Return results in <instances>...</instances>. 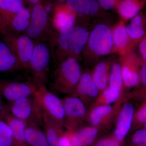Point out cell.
Masks as SVG:
<instances>
[{
  "label": "cell",
  "instance_id": "e0dca14e",
  "mask_svg": "<svg viewBox=\"0 0 146 146\" xmlns=\"http://www.w3.org/2000/svg\"><path fill=\"white\" fill-rule=\"evenodd\" d=\"M74 92H75L76 94L73 96L80 97L79 98L81 100L88 96L92 98L97 97L99 89L91 75L85 72L81 74L78 84Z\"/></svg>",
  "mask_w": 146,
  "mask_h": 146
},
{
  "label": "cell",
  "instance_id": "ab89813d",
  "mask_svg": "<svg viewBox=\"0 0 146 146\" xmlns=\"http://www.w3.org/2000/svg\"><path fill=\"white\" fill-rule=\"evenodd\" d=\"M1 89H0V115L3 109L2 102L1 97Z\"/></svg>",
  "mask_w": 146,
  "mask_h": 146
},
{
  "label": "cell",
  "instance_id": "ba28073f",
  "mask_svg": "<svg viewBox=\"0 0 146 146\" xmlns=\"http://www.w3.org/2000/svg\"><path fill=\"white\" fill-rule=\"evenodd\" d=\"M39 86L32 78L24 82H0V89L4 97L11 102L33 96Z\"/></svg>",
  "mask_w": 146,
  "mask_h": 146
},
{
  "label": "cell",
  "instance_id": "ac0fdd59",
  "mask_svg": "<svg viewBox=\"0 0 146 146\" xmlns=\"http://www.w3.org/2000/svg\"><path fill=\"white\" fill-rule=\"evenodd\" d=\"M146 3V0H121L117 5L118 11L126 19L133 18Z\"/></svg>",
  "mask_w": 146,
  "mask_h": 146
},
{
  "label": "cell",
  "instance_id": "d6a6232c",
  "mask_svg": "<svg viewBox=\"0 0 146 146\" xmlns=\"http://www.w3.org/2000/svg\"><path fill=\"white\" fill-rule=\"evenodd\" d=\"M102 8L106 10H110L115 8L117 5L119 4L121 0H97Z\"/></svg>",
  "mask_w": 146,
  "mask_h": 146
},
{
  "label": "cell",
  "instance_id": "836d02e7",
  "mask_svg": "<svg viewBox=\"0 0 146 146\" xmlns=\"http://www.w3.org/2000/svg\"><path fill=\"white\" fill-rule=\"evenodd\" d=\"M95 146H120L117 141L112 139H106L98 142Z\"/></svg>",
  "mask_w": 146,
  "mask_h": 146
},
{
  "label": "cell",
  "instance_id": "ffe728a7",
  "mask_svg": "<svg viewBox=\"0 0 146 146\" xmlns=\"http://www.w3.org/2000/svg\"><path fill=\"white\" fill-rule=\"evenodd\" d=\"M98 131L95 127L83 128L74 134L71 141L75 146H87L92 144L96 138Z\"/></svg>",
  "mask_w": 146,
  "mask_h": 146
},
{
  "label": "cell",
  "instance_id": "d4e9b609",
  "mask_svg": "<svg viewBox=\"0 0 146 146\" xmlns=\"http://www.w3.org/2000/svg\"><path fill=\"white\" fill-rule=\"evenodd\" d=\"M93 80L99 90L106 89L108 83L106 72V67L104 63L98 64L95 69L93 77Z\"/></svg>",
  "mask_w": 146,
  "mask_h": 146
},
{
  "label": "cell",
  "instance_id": "5b68a950",
  "mask_svg": "<svg viewBox=\"0 0 146 146\" xmlns=\"http://www.w3.org/2000/svg\"><path fill=\"white\" fill-rule=\"evenodd\" d=\"M51 50L48 44L35 42L34 50L29 64V70L32 74V78L39 86H46Z\"/></svg>",
  "mask_w": 146,
  "mask_h": 146
},
{
  "label": "cell",
  "instance_id": "7c38bea8",
  "mask_svg": "<svg viewBox=\"0 0 146 146\" xmlns=\"http://www.w3.org/2000/svg\"><path fill=\"white\" fill-rule=\"evenodd\" d=\"M134 115L133 105L128 102L123 106L119 115L115 131V138L118 141L123 140L133 124Z\"/></svg>",
  "mask_w": 146,
  "mask_h": 146
},
{
  "label": "cell",
  "instance_id": "e575fe53",
  "mask_svg": "<svg viewBox=\"0 0 146 146\" xmlns=\"http://www.w3.org/2000/svg\"><path fill=\"white\" fill-rule=\"evenodd\" d=\"M139 50L143 60L146 62V35L141 39L139 44Z\"/></svg>",
  "mask_w": 146,
  "mask_h": 146
},
{
  "label": "cell",
  "instance_id": "74e56055",
  "mask_svg": "<svg viewBox=\"0 0 146 146\" xmlns=\"http://www.w3.org/2000/svg\"><path fill=\"white\" fill-rule=\"evenodd\" d=\"M24 1L25 4H27L28 5L29 7H31L34 5L44 1V0H24Z\"/></svg>",
  "mask_w": 146,
  "mask_h": 146
},
{
  "label": "cell",
  "instance_id": "8992f818",
  "mask_svg": "<svg viewBox=\"0 0 146 146\" xmlns=\"http://www.w3.org/2000/svg\"><path fill=\"white\" fill-rule=\"evenodd\" d=\"M1 33L3 41L10 48L22 69L29 70L30 61L34 50L35 42L26 34Z\"/></svg>",
  "mask_w": 146,
  "mask_h": 146
},
{
  "label": "cell",
  "instance_id": "8d00e7d4",
  "mask_svg": "<svg viewBox=\"0 0 146 146\" xmlns=\"http://www.w3.org/2000/svg\"><path fill=\"white\" fill-rule=\"evenodd\" d=\"M59 146H75L68 137H60L59 140Z\"/></svg>",
  "mask_w": 146,
  "mask_h": 146
},
{
  "label": "cell",
  "instance_id": "44dd1931",
  "mask_svg": "<svg viewBox=\"0 0 146 146\" xmlns=\"http://www.w3.org/2000/svg\"><path fill=\"white\" fill-rule=\"evenodd\" d=\"M146 11L138 13L131 21L130 23L126 29L129 36L132 39H143L146 35L144 27V22L145 20Z\"/></svg>",
  "mask_w": 146,
  "mask_h": 146
},
{
  "label": "cell",
  "instance_id": "52a82bcc",
  "mask_svg": "<svg viewBox=\"0 0 146 146\" xmlns=\"http://www.w3.org/2000/svg\"><path fill=\"white\" fill-rule=\"evenodd\" d=\"M11 111L13 116L27 124L31 123L42 124V113L34 95L12 102Z\"/></svg>",
  "mask_w": 146,
  "mask_h": 146
},
{
  "label": "cell",
  "instance_id": "277c9868",
  "mask_svg": "<svg viewBox=\"0 0 146 146\" xmlns=\"http://www.w3.org/2000/svg\"><path fill=\"white\" fill-rule=\"evenodd\" d=\"M42 115L62 127L64 125V110L63 101L46 86H40L34 95Z\"/></svg>",
  "mask_w": 146,
  "mask_h": 146
},
{
  "label": "cell",
  "instance_id": "f546056e",
  "mask_svg": "<svg viewBox=\"0 0 146 146\" xmlns=\"http://www.w3.org/2000/svg\"><path fill=\"white\" fill-rule=\"evenodd\" d=\"M121 91H116L108 87L105 89L102 97L106 105H109L117 101L119 98Z\"/></svg>",
  "mask_w": 146,
  "mask_h": 146
},
{
  "label": "cell",
  "instance_id": "b9f144b4",
  "mask_svg": "<svg viewBox=\"0 0 146 146\" xmlns=\"http://www.w3.org/2000/svg\"><path fill=\"white\" fill-rule=\"evenodd\" d=\"M144 125V127L146 128V123H145V124Z\"/></svg>",
  "mask_w": 146,
  "mask_h": 146
},
{
  "label": "cell",
  "instance_id": "484cf974",
  "mask_svg": "<svg viewBox=\"0 0 146 146\" xmlns=\"http://www.w3.org/2000/svg\"><path fill=\"white\" fill-rule=\"evenodd\" d=\"M109 87L121 91L122 88L123 78L122 70L119 64L115 63L112 66L109 78Z\"/></svg>",
  "mask_w": 146,
  "mask_h": 146
},
{
  "label": "cell",
  "instance_id": "9a60e30c",
  "mask_svg": "<svg viewBox=\"0 0 146 146\" xmlns=\"http://www.w3.org/2000/svg\"><path fill=\"white\" fill-rule=\"evenodd\" d=\"M21 64L10 48L3 41H0V72L22 70Z\"/></svg>",
  "mask_w": 146,
  "mask_h": 146
},
{
  "label": "cell",
  "instance_id": "4dcf8cb0",
  "mask_svg": "<svg viewBox=\"0 0 146 146\" xmlns=\"http://www.w3.org/2000/svg\"><path fill=\"white\" fill-rule=\"evenodd\" d=\"M131 141L136 146H146V128L140 129L135 131Z\"/></svg>",
  "mask_w": 146,
  "mask_h": 146
},
{
  "label": "cell",
  "instance_id": "cb8c5ba5",
  "mask_svg": "<svg viewBox=\"0 0 146 146\" xmlns=\"http://www.w3.org/2000/svg\"><path fill=\"white\" fill-rule=\"evenodd\" d=\"M123 81L128 88H133L138 86L141 82L140 73L135 68L124 66L122 70Z\"/></svg>",
  "mask_w": 146,
  "mask_h": 146
},
{
  "label": "cell",
  "instance_id": "d590c367",
  "mask_svg": "<svg viewBox=\"0 0 146 146\" xmlns=\"http://www.w3.org/2000/svg\"><path fill=\"white\" fill-rule=\"evenodd\" d=\"M141 82L143 84L144 87H146V62L142 63L140 70Z\"/></svg>",
  "mask_w": 146,
  "mask_h": 146
},
{
  "label": "cell",
  "instance_id": "9c48e42d",
  "mask_svg": "<svg viewBox=\"0 0 146 146\" xmlns=\"http://www.w3.org/2000/svg\"><path fill=\"white\" fill-rule=\"evenodd\" d=\"M113 36L111 30L105 25H99L95 28L89 38L90 49L99 55L108 54L113 45Z\"/></svg>",
  "mask_w": 146,
  "mask_h": 146
},
{
  "label": "cell",
  "instance_id": "f1b7e54d",
  "mask_svg": "<svg viewBox=\"0 0 146 146\" xmlns=\"http://www.w3.org/2000/svg\"><path fill=\"white\" fill-rule=\"evenodd\" d=\"M113 40L116 46L121 48L125 46L129 41V35L125 27L119 26L113 32Z\"/></svg>",
  "mask_w": 146,
  "mask_h": 146
},
{
  "label": "cell",
  "instance_id": "f35d334b",
  "mask_svg": "<svg viewBox=\"0 0 146 146\" xmlns=\"http://www.w3.org/2000/svg\"><path fill=\"white\" fill-rule=\"evenodd\" d=\"M138 96L140 98L146 100V87H144L142 90H140L138 93Z\"/></svg>",
  "mask_w": 146,
  "mask_h": 146
},
{
  "label": "cell",
  "instance_id": "6da1fadb",
  "mask_svg": "<svg viewBox=\"0 0 146 146\" xmlns=\"http://www.w3.org/2000/svg\"><path fill=\"white\" fill-rule=\"evenodd\" d=\"M55 3L44 1L29 7L31 20L26 34L36 42L48 44L52 50L58 36L53 25L52 13Z\"/></svg>",
  "mask_w": 146,
  "mask_h": 146
},
{
  "label": "cell",
  "instance_id": "8fae6325",
  "mask_svg": "<svg viewBox=\"0 0 146 146\" xmlns=\"http://www.w3.org/2000/svg\"><path fill=\"white\" fill-rule=\"evenodd\" d=\"M64 110V125L72 128L78 124L86 114L83 101L76 96L68 97L63 101Z\"/></svg>",
  "mask_w": 146,
  "mask_h": 146
},
{
  "label": "cell",
  "instance_id": "83f0119b",
  "mask_svg": "<svg viewBox=\"0 0 146 146\" xmlns=\"http://www.w3.org/2000/svg\"><path fill=\"white\" fill-rule=\"evenodd\" d=\"M13 139L12 131L8 124L0 121V146H11Z\"/></svg>",
  "mask_w": 146,
  "mask_h": 146
},
{
  "label": "cell",
  "instance_id": "3957f363",
  "mask_svg": "<svg viewBox=\"0 0 146 146\" xmlns=\"http://www.w3.org/2000/svg\"><path fill=\"white\" fill-rule=\"evenodd\" d=\"M81 75L80 65L76 58H68L60 62L55 68L51 88L54 91L63 94L72 93Z\"/></svg>",
  "mask_w": 146,
  "mask_h": 146
},
{
  "label": "cell",
  "instance_id": "2e32d148",
  "mask_svg": "<svg viewBox=\"0 0 146 146\" xmlns=\"http://www.w3.org/2000/svg\"><path fill=\"white\" fill-rule=\"evenodd\" d=\"M25 5L24 0H0V15L3 23V29Z\"/></svg>",
  "mask_w": 146,
  "mask_h": 146
},
{
  "label": "cell",
  "instance_id": "4316f807",
  "mask_svg": "<svg viewBox=\"0 0 146 146\" xmlns=\"http://www.w3.org/2000/svg\"><path fill=\"white\" fill-rule=\"evenodd\" d=\"M112 108L110 105H104L95 108L89 115V120L91 124L96 126L99 124L104 117L112 112Z\"/></svg>",
  "mask_w": 146,
  "mask_h": 146
},
{
  "label": "cell",
  "instance_id": "7a4b0ae2",
  "mask_svg": "<svg viewBox=\"0 0 146 146\" xmlns=\"http://www.w3.org/2000/svg\"><path fill=\"white\" fill-rule=\"evenodd\" d=\"M89 33L81 26L74 27L66 32L59 33L52 50L54 62H61L81 53L89 38Z\"/></svg>",
  "mask_w": 146,
  "mask_h": 146
},
{
  "label": "cell",
  "instance_id": "5bb4252c",
  "mask_svg": "<svg viewBox=\"0 0 146 146\" xmlns=\"http://www.w3.org/2000/svg\"><path fill=\"white\" fill-rule=\"evenodd\" d=\"M65 4L76 16H94L99 11L100 7L97 0H65Z\"/></svg>",
  "mask_w": 146,
  "mask_h": 146
},
{
  "label": "cell",
  "instance_id": "d6986e66",
  "mask_svg": "<svg viewBox=\"0 0 146 146\" xmlns=\"http://www.w3.org/2000/svg\"><path fill=\"white\" fill-rule=\"evenodd\" d=\"M35 123L27 124L25 140L32 146H49L46 135L36 127Z\"/></svg>",
  "mask_w": 146,
  "mask_h": 146
},
{
  "label": "cell",
  "instance_id": "7402d4cb",
  "mask_svg": "<svg viewBox=\"0 0 146 146\" xmlns=\"http://www.w3.org/2000/svg\"><path fill=\"white\" fill-rule=\"evenodd\" d=\"M7 123L12 131L13 139L19 143L23 145L25 140L27 123L23 120L12 116H9Z\"/></svg>",
  "mask_w": 146,
  "mask_h": 146
},
{
  "label": "cell",
  "instance_id": "30bf717a",
  "mask_svg": "<svg viewBox=\"0 0 146 146\" xmlns=\"http://www.w3.org/2000/svg\"><path fill=\"white\" fill-rule=\"evenodd\" d=\"M52 20L56 31L59 34L68 31L74 27L76 15L65 3H55Z\"/></svg>",
  "mask_w": 146,
  "mask_h": 146
},
{
  "label": "cell",
  "instance_id": "1f68e13d",
  "mask_svg": "<svg viewBox=\"0 0 146 146\" xmlns=\"http://www.w3.org/2000/svg\"><path fill=\"white\" fill-rule=\"evenodd\" d=\"M146 123V100L137 111L133 117V124L141 126Z\"/></svg>",
  "mask_w": 146,
  "mask_h": 146
},
{
  "label": "cell",
  "instance_id": "60d3db41",
  "mask_svg": "<svg viewBox=\"0 0 146 146\" xmlns=\"http://www.w3.org/2000/svg\"><path fill=\"white\" fill-rule=\"evenodd\" d=\"M3 27V19L0 15V32L2 30Z\"/></svg>",
  "mask_w": 146,
  "mask_h": 146
},
{
  "label": "cell",
  "instance_id": "603a6c76",
  "mask_svg": "<svg viewBox=\"0 0 146 146\" xmlns=\"http://www.w3.org/2000/svg\"><path fill=\"white\" fill-rule=\"evenodd\" d=\"M42 125L46 130V136L49 146H59L60 129L61 127L46 117H43Z\"/></svg>",
  "mask_w": 146,
  "mask_h": 146
},
{
  "label": "cell",
  "instance_id": "4fadbf2b",
  "mask_svg": "<svg viewBox=\"0 0 146 146\" xmlns=\"http://www.w3.org/2000/svg\"><path fill=\"white\" fill-rule=\"evenodd\" d=\"M31 20V12L29 7L25 5L20 12L16 14L8 25L1 33L15 34H26Z\"/></svg>",
  "mask_w": 146,
  "mask_h": 146
}]
</instances>
